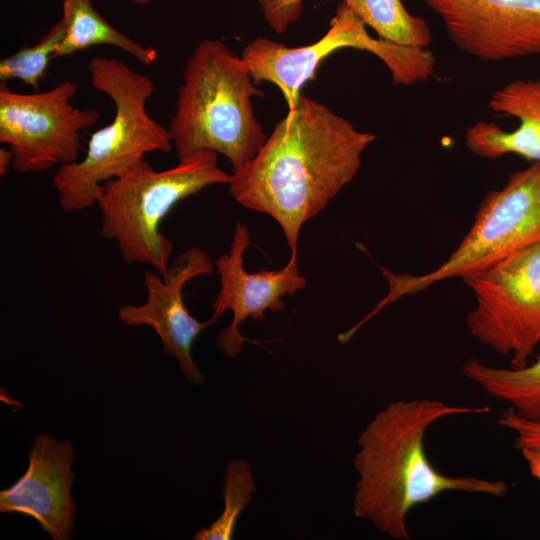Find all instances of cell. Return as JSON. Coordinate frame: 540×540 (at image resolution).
<instances>
[{
    "label": "cell",
    "instance_id": "cell-20",
    "mask_svg": "<svg viewBox=\"0 0 540 540\" xmlns=\"http://www.w3.org/2000/svg\"><path fill=\"white\" fill-rule=\"evenodd\" d=\"M265 21L278 34L284 33L290 25L299 20L303 12L304 0H255Z\"/></svg>",
    "mask_w": 540,
    "mask_h": 540
},
{
    "label": "cell",
    "instance_id": "cell-16",
    "mask_svg": "<svg viewBox=\"0 0 540 540\" xmlns=\"http://www.w3.org/2000/svg\"><path fill=\"white\" fill-rule=\"evenodd\" d=\"M64 37L53 59L71 56L81 50L98 46H113L145 65L157 60V50L146 47L110 25L95 9L91 0H63Z\"/></svg>",
    "mask_w": 540,
    "mask_h": 540
},
{
    "label": "cell",
    "instance_id": "cell-21",
    "mask_svg": "<svg viewBox=\"0 0 540 540\" xmlns=\"http://www.w3.org/2000/svg\"><path fill=\"white\" fill-rule=\"evenodd\" d=\"M498 423L514 434L516 449L540 448V422L525 419L507 407L498 418Z\"/></svg>",
    "mask_w": 540,
    "mask_h": 540
},
{
    "label": "cell",
    "instance_id": "cell-22",
    "mask_svg": "<svg viewBox=\"0 0 540 540\" xmlns=\"http://www.w3.org/2000/svg\"><path fill=\"white\" fill-rule=\"evenodd\" d=\"M519 451L530 474L540 483V448H524Z\"/></svg>",
    "mask_w": 540,
    "mask_h": 540
},
{
    "label": "cell",
    "instance_id": "cell-9",
    "mask_svg": "<svg viewBox=\"0 0 540 540\" xmlns=\"http://www.w3.org/2000/svg\"><path fill=\"white\" fill-rule=\"evenodd\" d=\"M78 84L59 82L44 92L18 93L0 84V142L12 154V169L21 174L47 171L79 159L81 132L100 118L94 108L71 103Z\"/></svg>",
    "mask_w": 540,
    "mask_h": 540
},
{
    "label": "cell",
    "instance_id": "cell-6",
    "mask_svg": "<svg viewBox=\"0 0 540 540\" xmlns=\"http://www.w3.org/2000/svg\"><path fill=\"white\" fill-rule=\"evenodd\" d=\"M540 242V162L512 173L500 188L482 199L473 224L450 256L420 275L382 268L388 292L362 319L365 323L385 306L452 278H464L504 257Z\"/></svg>",
    "mask_w": 540,
    "mask_h": 540
},
{
    "label": "cell",
    "instance_id": "cell-17",
    "mask_svg": "<svg viewBox=\"0 0 540 540\" xmlns=\"http://www.w3.org/2000/svg\"><path fill=\"white\" fill-rule=\"evenodd\" d=\"M379 38L406 47L427 48L431 30L424 18L411 14L401 0H342Z\"/></svg>",
    "mask_w": 540,
    "mask_h": 540
},
{
    "label": "cell",
    "instance_id": "cell-12",
    "mask_svg": "<svg viewBox=\"0 0 540 540\" xmlns=\"http://www.w3.org/2000/svg\"><path fill=\"white\" fill-rule=\"evenodd\" d=\"M250 244L247 225L237 222L229 251L215 263L220 289L212 303L211 318L217 322L227 310L233 314L231 324L220 332L215 345L232 360L240 355L247 341L239 331L243 322L248 318L263 320L268 310L283 311L285 304L281 298L294 296L307 285L306 278L299 273L296 258L292 257L282 269L247 272L243 255Z\"/></svg>",
    "mask_w": 540,
    "mask_h": 540
},
{
    "label": "cell",
    "instance_id": "cell-18",
    "mask_svg": "<svg viewBox=\"0 0 540 540\" xmlns=\"http://www.w3.org/2000/svg\"><path fill=\"white\" fill-rule=\"evenodd\" d=\"M256 492L252 469L245 459L230 462L225 469L222 486L224 509L208 527L192 536L194 540H230L242 511Z\"/></svg>",
    "mask_w": 540,
    "mask_h": 540
},
{
    "label": "cell",
    "instance_id": "cell-3",
    "mask_svg": "<svg viewBox=\"0 0 540 540\" xmlns=\"http://www.w3.org/2000/svg\"><path fill=\"white\" fill-rule=\"evenodd\" d=\"M168 131L179 160L200 151L223 155L232 172L249 163L267 137L254 113L261 96L242 60L219 39L197 44L187 59Z\"/></svg>",
    "mask_w": 540,
    "mask_h": 540
},
{
    "label": "cell",
    "instance_id": "cell-19",
    "mask_svg": "<svg viewBox=\"0 0 540 540\" xmlns=\"http://www.w3.org/2000/svg\"><path fill=\"white\" fill-rule=\"evenodd\" d=\"M65 33L62 20L56 22L42 38L32 46H25L0 61V80L18 79L38 89L39 82L46 76L50 60Z\"/></svg>",
    "mask_w": 540,
    "mask_h": 540
},
{
    "label": "cell",
    "instance_id": "cell-14",
    "mask_svg": "<svg viewBox=\"0 0 540 540\" xmlns=\"http://www.w3.org/2000/svg\"><path fill=\"white\" fill-rule=\"evenodd\" d=\"M488 106L498 117L515 118L517 126L505 130L493 122L478 121L466 130L468 150L485 159L514 154L540 162V78L508 82L491 95Z\"/></svg>",
    "mask_w": 540,
    "mask_h": 540
},
{
    "label": "cell",
    "instance_id": "cell-11",
    "mask_svg": "<svg viewBox=\"0 0 540 540\" xmlns=\"http://www.w3.org/2000/svg\"><path fill=\"white\" fill-rule=\"evenodd\" d=\"M209 255L198 247L180 254L165 274L145 271L147 299L143 304H125L118 310L119 320L127 327L149 326L162 343L164 352L173 357L186 380L200 384L204 376L192 357V345L198 335L215 324L213 318L202 322L193 317L183 300L185 284L202 275H212Z\"/></svg>",
    "mask_w": 540,
    "mask_h": 540
},
{
    "label": "cell",
    "instance_id": "cell-1",
    "mask_svg": "<svg viewBox=\"0 0 540 540\" xmlns=\"http://www.w3.org/2000/svg\"><path fill=\"white\" fill-rule=\"evenodd\" d=\"M375 138L302 95L254 158L232 172L229 193L243 207L271 216L296 258L303 224L353 180Z\"/></svg>",
    "mask_w": 540,
    "mask_h": 540
},
{
    "label": "cell",
    "instance_id": "cell-2",
    "mask_svg": "<svg viewBox=\"0 0 540 540\" xmlns=\"http://www.w3.org/2000/svg\"><path fill=\"white\" fill-rule=\"evenodd\" d=\"M490 411L488 406L450 405L428 398L389 403L357 440L353 514L392 539L409 540V513L443 493L504 497L509 490L505 481L446 475L433 465L425 448L426 434L439 420Z\"/></svg>",
    "mask_w": 540,
    "mask_h": 540
},
{
    "label": "cell",
    "instance_id": "cell-13",
    "mask_svg": "<svg viewBox=\"0 0 540 540\" xmlns=\"http://www.w3.org/2000/svg\"><path fill=\"white\" fill-rule=\"evenodd\" d=\"M74 458L75 450L69 440L37 434L28 451L25 473L0 491V512L29 516L53 540H70L76 518L72 499Z\"/></svg>",
    "mask_w": 540,
    "mask_h": 540
},
{
    "label": "cell",
    "instance_id": "cell-8",
    "mask_svg": "<svg viewBox=\"0 0 540 540\" xmlns=\"http://www.w3.org/2000/svg\"><path fill=\"white\" fill-rule=\"evenodd\" d=\"M462 280L475 299L466 317L471 336L509 356L511 367L529 362L540 346V242Z\"/></svg>",
    "mask_w": 540,
    "mask_h": 540
},
{
    "label": "cell",
    "instance_id": "cell-23",
    "mask_svg": "<svg viewBox=\"0 0 540 540\" xmlns=\"http://www.w3.org/2000/svg\"><path fill=\"white\" fill-rule=\"evenodd\" d=\"M12 168V154L8 147L0 148V175H6Z\"/></svg>",
    "mask_w": 540,
    "mask_h": 540
},
{
    "label": "cell",
    "instance_id": "cell-15",
    "mask_svg": "<svg viewBox=\"0 0 540 540\" xmlns=\"http://www.w3.org/2000/svg\"><path fill=\"white\" fill-rule=\"evenodd\" d=\"M461 372L486 395L507 404L519 416L540 422V354L521 367H496L470 358L461 366Z\"/></svg>",
    "mask_w": 540,
    "mask_h": 540
},
{
    "label": "cell",
    "instance_id": "cell-7",
    "mask_svg": "<svg viewBox=\"0 0 540 540\" xmlns=\"http://www.w3.org/2000/svg\"><path fill=\"white\" fill-rule=\"evenodd\" d=\"M366 27L341 3L328 31L316 42L288 47L272 39L258 37L244 47L241 58L256 84L269 82L279 88L288 110L298 104L303 87L316 77L321 63L343 48H356L376 55L390 70L394 84L411 85L432 75L435 58L427 48L406 47L379 37L373 38Z\"/></svg>",
    "mask_w": 540,
    "mask_h": 540
},
{
    "label": "cell",
    "instance_id": "cell-4",
    "mask_svg": "<svg viewBox=\"0 0 540 540\" xmlns=\"http://www.w3.org/2000/svg\"><path fill=\"white\" fill-rule=\"evenodd\" d=\"M91 85L114 104L112 121L88 140L85 156L59 166L52 182L63 212L96 206L102 185L145 159L146 154L173 149L168 128L153 119L146 103L152 80L116 58L95 56L87 66Z\"/></svg>",
    "mask_w": 540,
    "mask_h": 540
},
{
    "label": "cell",
    "instance_id": "cell-5",
    "mask_svg": "<svg viewBox=\"0 0 540 540\" xmlns=\"http://www.w3.org/2000/svg\"><path fill=\"white\" fill-rule=\"evenodd\" d=\"M217 156L200 151L161 171L144 159L102 185L96 204L101 232L117 243L125 263L166 273L173 243L160 232V223L178 202L208 186L228 184L231 174L218 166Z\"/></svg>",
    "mask_w": 540,
    "mask_h": 540
},
{
    "label": "cell",
    "instance_id": "cell-10",
    "mask_svg": "<svg viewBox=\"0 0 540 540\" xmlns=\"http://www.w3.org/2000/svg\"><path fill=\"white\" fill-rule=\"evenodd\" d=\"M450 41L485 62L540 54V0H422Z\"/></svg>",
    "mask_w": 540,
    "mask_h": 540
},
{
    "label": "cell",
    "instance_id": "cell-24",
    "mask_svg": "<svg viewBox=\"0 0 540 540\" xmlns=\"http://www.w3.org/2000/svg\"><path fill=\"white\" fill-rule=\"evenodd\" d=\"M128 1L137 5H147L156 0H128Z\"/></svg>",
    "mask_w": 540,
    "mask_h": 540
}]
</instances>
